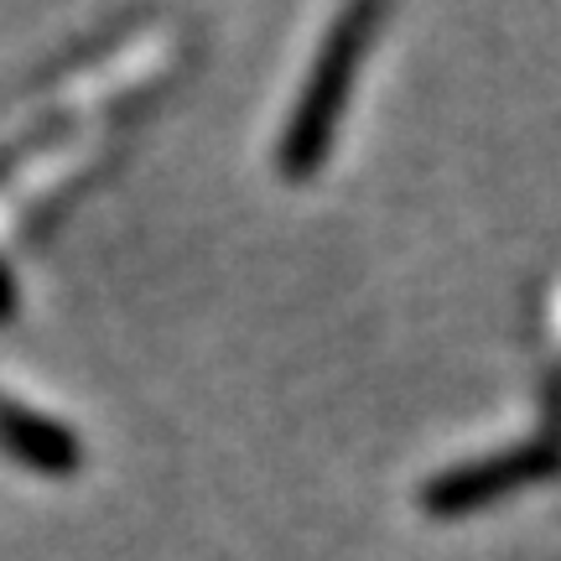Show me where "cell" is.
Returning a JSON list of instances; mask_svg holds the SVG:
<instances>
[{"instance_id":"1","label":"cell","mask_w":561,"mask_h":561,"mask_svg":"<svg viewBox=\"0 0 561 561\" xmlns=\"http://www.w3.org/2000/svg\"><path fill=\"white\" fill-rule=\"evenodd\" d=\"M369 26H380V16H375V11H354V16L339 26L333 47L322 53L312 94H307V104H301V115H297V130L286 140V172L301 178V172L318 167L322 146H328V136H333V125H339V115H343L348 79H354V68H359V58H364V32H369Z\"/></svg>"},{"instance_id":"2","label":"cell","mask_w":561,"mask_h":561,"mask_svg":"<svg viewBox=\"0 0 561 561\" xmlns=\"http://www.w3.org/2000/svg\"><path fill=\"white\" fill-rule=\"evenodd\" d=\"M557 447H525L515 458H500V462H479V468H462V473H447L426 489V510L432 515H468V510H479V504L500 500L510 489H520V483L541 479L557 468Z\"/></svg>"}]
</instances>
